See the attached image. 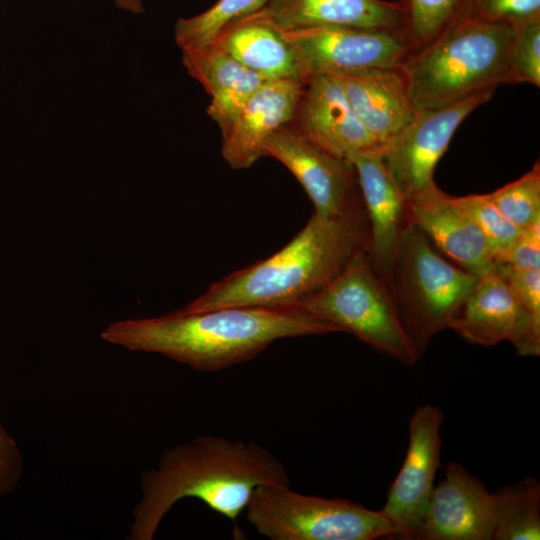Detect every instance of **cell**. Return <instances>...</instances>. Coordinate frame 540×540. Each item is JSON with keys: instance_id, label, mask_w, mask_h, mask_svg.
Segmentation results:
<instances>
[{"instance_id": "ffe728a7", "label": "cell", "mask_w": 540, "mask_h": 540, "mask_svg": "<svg viewBox=\"0 0 540 540\" xmlns=\"http://www.w3.org/2000/svg\"><path fill=\"white\" fill-rule=\"evenodd\" d=\"M181 50L184 67L211 97L207 114L223 132L266 79L245 67L214 41Z\"/></svg>"}, {"instance_id": "5bb4252c", "label": "cell", "mask_w": 540, "mask_h": 540, "mask_svg": "<svg viewBox=\"0 0 540 540\" xmlns=\"http://www.w3.org/2000/svg\"><path fill=\"white\" fill-rule=\"evenodd\" d=\"M494 495L462 465L451 462L434 487L416 540H491Z\"/></svg>"}, {"instance_id": "8992f818", "label": "cell", "mask_w": 540, "mask_h": 540, "mask_svg": "<svg viewBox=\"0 0 540 540\" xmlns=\"http://www.w3.org/2000/svg\"><path fill=\"white\" fill-rule=\"evenodd\" d=\"M301 309L409 366L421 357L406 334L387 283L369 249L357 253L324 288L301 301Z\"/></svg>"}, {"instance_id": "9a60e30c", "label": "cell", "mask_w": 540, "mask_h": 540, "mask_svg": "<svg viewBox=\"0 0 540 540\" xmlns=\"http://www.w3.org/2000/svg\"><path fill=\"white\" fill-rule=\"evenodd\" d=\"M410 223L464 270L477 277L498 271L489 246L457 198L434 183L407 200Z\"/></svg>"}, {"instance_id": "8fae6325", "label": "cell", "mask_w": 540, "mask_h": 540, "mask_svg": "<svg viewBox=\"0 0 540 540\" xmlns=\"http://www.w3.org/2000/svg\"><path fill=\"white\" fill-rule=\"evenodd\" d=\"M264 154L291 171L319 216H340L362 202L352 162L321 148L290 124L268 139Z\"/></svg>"}, {"instance_id": "f1b7e54d", "label": "cell", "mask_w": 540, "mask_h": 540, "mask_svg": "<svg viewBox=\"0 0 540 540\" xmlns=\"http://www.w3.org/2000/svg\"><path fill=\"white\" fill-rule=\"evenodd\" d=\"M498 271L522 305L540 319V269H516L502 265Z\"/></svg>"}, {"instance_id": "3957f363", "label": "cell", "mask_w": 540, "mask_h": 540, "mask_svg": "<svg viewBox=\"0 0 540 540\" xmlns=\"http://www.w3.org/2000/svg\"><path fill=\"white\" fill-rule=\"evenodd\" d=\"M369 244L370 228L363 201L336 217L313 213L279 251L217 280L176 311L295 308L328 285L357 253L369 249Z\"/></svg>"}, {"instance_id": "ba28073f", "label": "cell", "mask_w": 540, "mask_h": 540, "mask_svg": "<svg viewBox=\"0 0 540 540\" xmlns=\"http://www.w3.org/2000/svg\"><path fill=\"white\" fill-rule=\"evenodd\" d=\"M284 35L307 77L396 67L414 50L401 30L321 26Z\"/></svg>"}, {"instance_id": "7a4b0ae2", "label": "cell", "mask_w": 540, "mask_h": 540, "mask_svg": "<svg viewBox=\"0 0 540 540\" xmlns=\"http://www.w3.org/2000/svg\"><path fill=\"white\" fill-rule=\"evenodd\" d=\"M333 332H338L333 325L298 308L223 307L120 320L101 337L130 351L214 372L255 358L277 340Z\"/></svg>"}, {"instance_id": "30bf717a", "label": "cell", "mask_w": 540, "mask_h": 540, "mask_svg": "<svg viewBox=\"0 0 540 540\" xmlns=\"http://www.w3.org/2000/svg\"><path fill=\"white\" fill-rule=\"evenodd\" d=\"M442 411L430 404L415 409L409 421L404 462L380 510L399 539H415L423 522L440 466Z\"/></svg>"}, {"instance_id": "277c9868", "label": "cell", "mask_w": 540, "mask_h": 540, "mask_svg": "<svg viewBox=\"0 0 540 540\" xmlns=\"http://www.w3.org/2000/svg\"><path fill=\"white\" fill-rule=\"evenodd\" d=\"M517 25L471 10L398 65L418 110L444 107L473 94L515 83L511 57Z\"/></svg>"}, {"instance_id": "83f0119b", "label": "cell", "mask_w": 540, "mask_h": 540, "mask_svg": "<svg viewBox=\"0 0 540 540\" xmlns=\"http://www.w3.org/2000/svg\"><path fill=\"white\" fill-rule=\"evenodd\" d=\"M24 460L19 445L0 420V498L11 494L19 485Z\"/></svg>"}, {"instance_id": "f546056e", "label": "cell", "mask_w": 540, "mask_h": 540, "mask_svg": "<svg viewBox=\"0 0 540 540\" xmlns=\"http://www.w3.org/2000/svg\"><path fill=\"white\" fill-rule=\"evenodd\" d=\"M479 12L515 24L540 17V0H480Z\"/></svg>"}, {"instance_id": "603a6c76", "label": "cell", "mask_w": 540, "mask_h": 540, "mask_svg": "<svg viewBox=\"0 0 540 540\" xmlns=\"http://www.w3.org/2000/svg\"><path fill=\"white\" fill-rule=\"evenodd\" d=\"M269 0H218L206 11L179 19L174 37L180 49L213 41L228 24L260 11Z\"/></svg>"}, {"instance_id": "cb8c5ba5", "label": "cell", "mask_w": 540, "mask_h": 540, "mask_svg": "<svg viewBox=\"0 0 540 540\" xmlns=\"http://www.w3.org/2000/svg\"><path fill=\"white\" fill-rule=\"evenodd\" d=\"M480 0H404L405 34L414 50L439 35L459 16L479 8Z\"/></svg>"}, {"instance_id": "d4e9b609", "label": "cell", "mask_w": 540, "mask_h": 540, "mask_svg": "<svg viewBox=\"0 0 540 540\" xmlns=\"http://www.w3.org/2000/svg\"><path fill=\"white\" fill-rule=\"evenodd\" d=\"M497 209L520 230L540 223V166L487 194Z\"/></svg>"}, {"instance_id": "e0dca14e", "label": "cell", "mask_w": 540, "mask_h": 540, "mask_svg": "<svg viewBox=\"0 0 540 540\" xmlns=\"http://www.w3.org/2000/svg\"><path fill=\"white\" fill-rule=\"evenodd\" d=\"M356 170L370 228L369 254L387 283L400 240L411 224L407 200L388 173L382 150L357 153L349 158Z\"/></svg>"}, {"instance_id": "4fadbf2b", "label": "cell", "mask_w": 540, "mask_h": 540, "mask_svg": "<svg viewBox=\"0 0 540 540\" xmlns=\"http://www.w3.org/2000/svg\"><path fill=\"white\" fill-rule=\"evenodd\" d=\"M307 139L339 157L382 150L355 113L339 79L312 74L304 81L289 123Z\"/></svg>"}, {"instance_id": "ac0fdd59", "label": "cell", "mask_w": 540, "mask_h": 540, "mask_svg": "<svg viewBox=\"0 0 540 540\" xmlns=\"http://www.w3.org/2000/svg\"><path fill=\"white\" fill-rule=\"evenodd\" d=\"M336 76L363 126L384 149L414 119L417 110L399 68H372Z\"/></svg>"}, {"instance_id": "d6986e66", "label": "cell", "mask_w": 540, "mask_h": 540, "mask_svg": "<svg viewBox=\"0 0 540 540\" xmlns=\"http://www.w3.org/2000/svg\"><path fill=\"white\" fill-rule=\"evenodd\" d=\"M260 12L283 32L350 26L405 32L404 0H269Z\"/></svg>"}, {"instance_id": "4316f807", "label": "cell", "mask_w": 540, "mask_h": 540, "mask_svg": "<svg viewBox=\"0 0 540 540\" xmlns=\"http://www.w3.org/2000/svg\"><path fill=\"white\" fill-rule=\"evenodd\" d=\"M511 66L515 83L540 86V17L517 23Z\"/></svg>"}, {"instance_id": "7c38bea8", "label": "cell", "mask_w": 540, "mask_h": 540, "mask_svg": "<svg viewBox=\"0 0 540 540\" xmlns=\"http://www.w3.org/2000/svg\"><path fill=\"white\" fill-rule=\"evenodd\" d=\"M448 328L471 344L509 341L520 355L540 353V319L522 305L499 271L479 277Z\"/></svg>"}, {"instance_id": "2e32d148", "label": "cell", "mask_w": 540, "mask_h": 540, "mask_svg": "<svg viewBox=\"0 0 540 540\" xmlns=\"http://www.w3.org/2000/svg\"><path fill=\"white\" fill-rule=\"evenodd\" d=\"M304 81H264L249 97L230 125L221 132V153L236 170L253 166L264 157V146L294 116Z\"/></svg>"}, {"instance_id": "6da1fadb", "label": "cell", "mask_w": 540, "mask_h": 540, "mask_svg": "<svg viewBox=\"0 0 540 540\" xmlns=\"http://www.w3.org/2000/svg\"><path fill=\"white\" fill-rule=\"evenodd\" d=\"M260 485L290 486V478L283 464L256 443L201 436L167 448L157 466L141 475L142 497L133 508L127 539L152 540L184 498L199 499L230 520L233 537L244 539L238 519Z\"/></svg>"}, {"instance_id": "5b68a950", "label": "cell", "mask_w": 540, "mask_h": 540, "mask_svg": "<svg viewBox=\"0 0 540 540\" xmlns=\"http://www.w3.org/2000/svg\"><path fill=\"white\" fill-rule=\"evenodd\" d=\"M479 277L441 256L413 224L405 230L388 287L402 326L421 356L448 328Z\"/></svg>"}, {"instance_id": "44dd1931", "label": "cell", "mask_w": 540, "mask_h": 540, "mask_svg": "<svg viewBox=\"0 0 540 540\" xmlns=\"http://www.w3.org/2000/svg\"><path fill=\"white\" fill-rule=\"evenodd\" d=\"M213 41L266 80L307 79L284 32L260 11L228 24Z\"/></svg>"}, {"instance_id": "1f68e13d", "label": "cell", "mask_w": 540, "mask_h": 540, "mask_svg": "<svg viewBox=\"0 0 540 540\" xmlns=\"http://www.w3.org/2000/svg\"><path fill=\"white\" fill-rule=\"evenodd\" d=\"M117 7L138 14L143 11L142 0H114Z\"/></svg>"}, {"instance_id": "9c48e42d", "label": "cell", "mask_w": 540, "mask_h": 540, "mask_svg": "<svg viewBox=\"0 0 540 540\" xmlns=\"http://www.w3.org/2000/svg\"><path fill=\"white\" fill-rule=\"evenodd\" d=\"M494 91L487 89L444 107L418 110L411 123L383 149V163L406 200L434 184L435 167L452 136Z\"/></svg>"}, {"instance_id": "484cf974", "label": "cell", "mask_w": 540, "mask_h": 540, "mask_svg": "<svg viewBox=\"0 0 540 540\" xmlns=\"http://www.w3.org/2000/svg\"><path fill=\"white\" fill-rule=\"evenodd\" d=\"M482 232L497 264L502 266L521 230L493 204L487 194L456 197Z\"/></svg>"}, {"instance_id": "52a82bcc", "label": "cell", "mask_w": 540, "mask_h": 540, "mask_svg": "<svg viewBox=\"0 0 540 540\" xmlns=\"http://www.w3.org/2000/svg\"><path fill=\"white\" fill-rule=\"evenodd\" d=\"M245 512L249 524L271 540H373L395 534L380 510L301 494L286 485L256 487Z\"/></svg>"}, {"instance_id": "4dcf8cb0", "label": "cell", "mask_w": 540, "mask_h": 540, "mask_svg": "<svg viewBox=\"0 0 540 540\" xmlns=\"http://www.w3.org/2000/svg\"><path fill=\"white\" fill-rule=\"evenodd\" d=\"M503 265L516 269H540V223L521 230Z\"/></svg>"}, {"instance_id": "7402d4cb", "label": "cell", "mask_w": 540, "mask_h": 540, "mask_svg": "<svg viewBox=\"0 0 540 540\" xmlns=\"http://www.w3.org/2000/svg\"><path fill=\"white\" fill-rule=\"evenodd\" d=\"M494 495V540L540 539V482L526 476Z\"/></svg>"}]
</instances>
